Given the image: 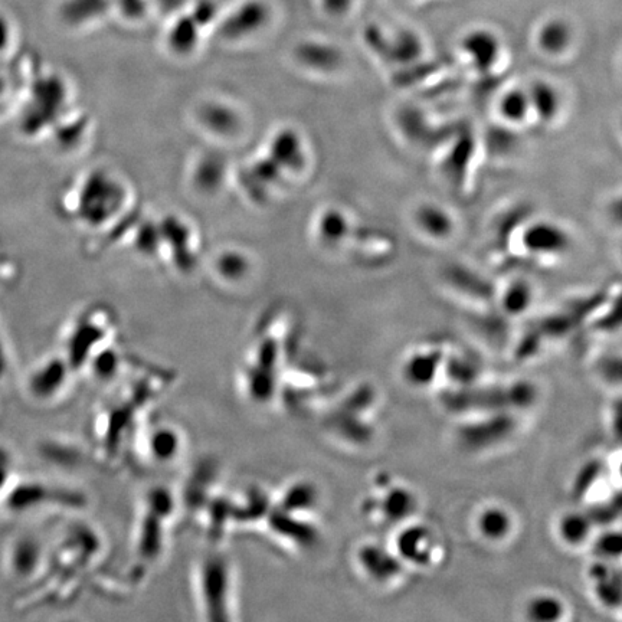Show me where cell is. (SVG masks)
<instances>
[{
    "instance_id": "6da1fadb",
    "label": "cell",
    "mask_w": 622,
    "mask_h": 622,
    "mask_svg": "<svg viewBox=\"0 0 622 622\" xmlns=\"http://www.w3.org/2000/svg\"><path fill=\"white\" fill-rule=\"evenodd\" d=\"M175 381L170 369L130 358L124 371L104 386L90 421L91 447L101 466L129 460L134 435Z\"/></svg>"
},
{
    "instance_id": "7a4b0ae2",
    "label": "cell",
    "mask_w": 622,
    "mask_h": 622,
    "mask_svg": "<svg viewBox=\"0 0 622 622\" xmlns=\"http://www.w3.org/2000/svg\"><path fill=\"white\" fill-rule=\"evenodd\" d=\"M107 540L94 523L72 520L49 546L47 565L41 576L29 585L28 604H58L70 601L83 589L98 563L104 561Z\"/></svg>"
},
{
    "instance_id": "3957f363",
    "label": "cell",
    "mask_w": 622,
    "mask_h": 622,
    "mask_svg": "<svg viewBox=\"0 0 622 622\" xmlns=\"http://www.w3.org/2000/svg\"><path fill=\"white\" fill-rule=\"evenodd\" d=\"M180 517L176 490L153 484L140 494L130 533L127 579L137 585L162 562Z\"/></svg>"
},
{
    "instance_id": "277c9868",
    "label": "cell",
    "mask_w": 622,
    "mask_h": 622,
    "mask_svg": "<svg viewBox=\"0 0 622 622\" xmlns=\"http://www.w3.org/2000/svg\"><path fill=\"white\" fill-rule=\"evenodd\" d=\"M290 360V337L270 322L261 324L238 362L237 386L244 401L257 408L277 405L281 379Z\"/></svg>"
},
{
    "instance_id": "5b68a950",
    "label": "cell",
    "mask_w": 622,
    "mask_h": 622,
    "mask_svg": "<svg viewBox=\"0 0 622 622\" xmlns=\"http://www.w3.org/2000/svg\"><path fill=\"white\" fill-rule=\"evenodd\" d=\"M191 588L199 618L231 622L238 618L237 565L222 545L209 546L192 563Z\"/></svg>"
},
{
    "instance_id": "8992f818",
    "label": "cell",
    "mask_w": 622,
    "mask_h": 622,
    "mask_svg": "<svg viewBox=\"0 0 622 622\" xmlns=\"http://www.w3.org/2000/svg\"><path fill=\"white\" fill-rule=\"evenodd\" d=\"M3 509L11 515L21 516L42 510L80 515L88 506L83 490L68 484L41 479L13 480L2 502Z\"/></svg>"
},
{
    "instance_id": "52a82bcc",
    "label": "cell",
    "mask_w": 622,
    "mask_h": 622,
    "mask_svg": "<svg viewBox=\"0 0 622 622\" xmlns=\"http://www.w3.org/2000/svg\"><path fill=\"white\" fill-rule=\"evenodd\" d=\"M119 342L114 316L107 310L90 309L78 314L65 330L60 353L78 376L108 346Z\"/></svg>"
},
{
    "instance_id": "ba28073f",
    "label": "cell",
    "mask_w": 622,
    "mask_h": 622,
    "mask_svg": "<svg viewBox=\"0 0 622 622\" xmlns=\"http://www.w3.org/2000/svg\"><path fill=\"white\" fill-rule=\"evenodd\" d=\"M188 440L185 431L175 422L149 415L130 447V460L146 468H169L176 466L185 455Z\"/></svg>"
},
{
    "instance_id": "9c48e42d",
    "label": "cell",
    "mask_w": 622,
    "mask_h": 622,
    "mask_svg": "<svg viewBox=\"0 0 622 622\" xmlns=\"http://www.w3.org/2000/svg\"><path fill=\"white\" fill-rule=\"evenodd\" d=\"M77 373L60 352L36 362L24 379V392L32 404L54 407L70 396Z\"/></svg>"
},
{
    "instance_id": "30bf717a",
    "label": "cell",
    "mask_w": 622,
    "mask_h": 622,
    "mask_svg": "<svg viewBox=\"0 0 622 622\" xmlns=\"http://www.w3.org/2000/svg\"><path fill=\"white\" fill-rule=\"evenodd\" d=\"M258 532H263L280 548L291 552H310L322 542L316 516L286 512L273 503Z\"/></svg>"
},
{
    "instance_id": "8fae6325",
    "label": "cell",
    "mask_w": 622,
    "mask_h": 622,
    "mask_svg": "<svg viewBox=\"0 0 622 622\" xmlns=\"http://www.w3.org/2000/svg\"><path fill=\"white\" fill-rule=\"evenodd\" d=\"M274 21V6L270 0H240L225 15L218 18V36L224 41H251L267 31Z\"/></svg>"
},
{
    "instance_id": "7c38bea8",
    "label": "cell",
    "mask_w": 622,
    "mask_h": 622,
    "mask_svg": "<svg viewBox=\"0 0 622 622\" xmlns=\"http://www.w3.org/2000/svg\"><path fill=\"white\" fill-rule=\"evenodd\" d=\"M516 412H487L467 415L470 417L463 427L458 428L457 441L461 447L480 453L506 443L515 434L519 419Z\"/></svg>"
},
{
    "instance_id": "4fadbf2b",
    "label": "cell",
    "mask_w": 622,
    "mask_h": 622,
    "mask_svg": "<svg viewBox=\"0 0 622 622\" xmlns=\"http://www.w3.org/2000/svg\"><path fill=\"white\" fill-rule=\"evenodd\" d=\"M362 509L379 522L401 526L414 519L418 509L417 494L404 484L378 481L376 493L366 499Z\"/></svg>"
},
{
    "instance_id": "5bb4252c",
    "label": "cell",
    "mask_w": 622,
    "mask_h": 622,
    "mask_svg": "<svg viewBox=\"0 0 622 622\" xmlns=\"http://www.w3.org/2000/svg\"><path fill=\"white\" fill-rule=\"evenodd\" d=\"M48 555L49 546L38 535L31 532L18 533L6 546V572L13 581L29 587L44 571Z\"/></svg>"
},
{
    "instance_id": "9a60e30c",
    "label": "cell",
    "mask_w": 622,
    "mask_h": 622,
    "mask_svg": "<svg viewBox=\"0 0 622 622\" xmlns=\"http://www.w3.org/2000/svg\"><path fill=\"white\" fill-rule=\"evenodd\" d=\"M212 0H198L191 9L176 12L166 31V45L173 54L188 55L199 47L202 31L216 19Z\"/></svg>"
},
{
    "instance_id": "2e32d148",
    "label": "cell",
    "mask_w": 622,
    "mask_h": 622,
    "mask_svg": "<svg viewBox=\"0 0 622 622\" xmlns=\"http://www.w3.org/2000/svg\"><path fill=\"white\" fill-rule=\"evenodd\" d=\"M392 549L407 568L428 569L438 562L440 540L432 527L409 520L396 533Z\"/></svg>"
},
{
    "instance_id": "e0dca14e",
    "label": "cell",
    "mask_w": 622,
    "mask_h": 622,
    "mask_svg": "<svg viewBox=\"0 0 622 622\" xmlns=\"http://www.w3.org/2000/svg\"><path fill=\"white\" fill-rule=\"evenodd\" d=\"M221 484V470L218 463L209 458L199 461L183 481L182 489L176 491L180 516L185 513L192 522L199 510L211 500L216 491L221 489Z\"/></svg>"
},
{
    "instance_id": "ac0fdd59",
    "label": "cell",
    "mask_w": 622,
    "mask_h": 622,
    "mask_svg": "<svg viewBox=\"0 0 622 622\" xmlns=\"http://www.w3.org/2000/svg\"><path fill=\"white\" fill-rule=\"evenodd\" d=\"M356 565L373 584L388 587L404 575L407 566L388 546L378 542L363 543L355 553Z\"/></svg>"
},
{
    "instance_id": "d6986e66",
    "label": "cell",
    "mask_w": 622,
    "mask_h": 622,
    "mask_svg": "<svg viewBox=\"0 0 622 622\" xmlns=\"http://www.w3.org/2000/svg\"><path fill=\"white\" fill-rule=\"evenodd\" d=\"M444 358L441 347L414 350L402 363V378L412 388H430L443 373Z\"/></svg>"
},
{
    "instance_id": "ffe728a7",
    "label": "cell",
    "mask_w": 622,
    "mask_h": 622,
    "mask_svg": "<svg viewBox=\"0 0 622 622\" xmlns=\"http://www.w3.org/2000/svg\"><path fill=\"white\" fill-rule=\"evenodd\" d=\"M320 503L322 494L319 487L307 479L288 481L280 490L273 493L274 506L297 515L316 516Z\"/></svg>"
},
{
    "instance_id": "44dd1931",
    "label": "cell",
    "mask_w": 622,
    "mask_h": 622,
    "mask_svg": "<svg viewBox=\"0 0 622 622\" xmlns=\"http://www.w3.org/2000/svg\"><path fill=\"white\" fill-rule=\"evenodd\" d=\"M474 529L484 542L499 545L515 532V517L502 504H486L477 512Z\"/></svg>"
},
{
    "instance_id": "7402d4cb",
    "label": "cell",
    "mask_w": 622,
    "mask_h": 622,
    "mask_svg": "<svg viewBox=\"0 0 622 622\" xmlns=\"http://www.w3.org/2000/svg\"><path fill=\"white\" fill-rule=\"evenodd\" d=\"M525 247L540 255H556L568 250L569 237L562 228L549 222H539L527 229L523 237Z\"/></svg>"
},
{
    "instance_id": "603a6c76",
    "label": "cell",
    "mask_w": 622,
    "mask_h": 622,
    "mask_svg": "<svg viewBox=\"0 0 622 622\" xmlns=\"http://www.w3.org/2000/svg\"><path fill=\"white\" fill-rule=\"evenodd\" d=\"M588 576L598 601L608 608L620 607L621 576L618 568L614 569V563L597 559L589 568Z\"/></svg>"
},
{
    "instance_id": "cb8c5ba5",
    "label": "cell",
    "mask_w": 622,
    "mask_h": 622,
    "mask_svg": "<svg viewBox=\"0 0 622 622\" xmlns=\"http://www.w3.org/2000/svg\"><path fill=\"white\" fill-rule=\"evenodd\" d=\"M595 523L588 512L571 510L563 513L556 523V533L563 545L578 549L591 543L594 535Z\"/></svg>"
},
{
    "instance_id": "d4e9b609",
    "label": "cell",
    "mask_w": 622,
    "mask_h": 622,
    "mask_svg": "<svg viewBox=\"0 0 622 622\" xmlns=\"http://www.w3.org/2000/svg\"><path fill=\"white\" fill-rule=\"evenodd\" d=\"M499 47L496 36L487 31L471 32L463 39L464 52L480 72L490 71L499 57Z\"/></svg>"
},
{
    "instance_id": "484cf974",
    "label": "cell",
    "mask_w": 622,
    "mask_h": 622,
    "mask_svg": "<svg viewBox=\"0 0 622 622\" xmlns=\"http://www.w3.org/2000/svg\"><path fill=\"white\" fill-rule=\"evenodd\" d=\"M297 60L311 68H319L322 71H333L342 64V54L339 49L323 42H301L296 48Z\"/></svg>"
},
{
    "instance_id": "4316f807",
    "label": "cell",
    "mask_w": 622,
    "mask_h": 622,
    "mask_svg": "<svg viewBox=\"0 0 622 622\" xmlns=\"http://www.w3.org/2000/svg\"><path fill=\"white\" fill-rule=\"evenodd\" d=\"M113 8V0H64L60 6L61 19L68 25L94 21Z\"/></svg>"
},
{
    "instance_id": "83f0119b",
    "label": "cell",
    "mask_w": 622,
    "mask_h": 622,
    "mask_svg": "<svg viewBox=\"0 0 622 622\" xmlns=\"http://www.w3.org/2000/svg\"><path fill=\"white\" fill-rule=\"evenodd\" d=\"M566 604L561 597L549 592H540L527 599L525 615L533 622L561 621L566 615Z\"/></svg>"
},
{
    "instance_id": "f1b7e54d",
    "label": "cell",
    "mask_w": 622,
    "mask_h": 622,
    "mask_svg": "<svg viewBox=\"0 0 622 622\" xmlns=\"http://www.w3.org/2000/svg\"><path fill=\"white\" fill-rule=\"evenodd\" d=\"M417 224L434 238H445L453 229V222L447 212L434 205H424L418 209Z\"/></svg>"
},
{
    "instance_id": "f546056e",
    "label": "cell",
    "mask_w": 622,
    "mask_h": 622,
    "mask_svg": "<svg viewBox=\"0 0 622 622\" xmlns=\"http://www.w3.org/2000/svg\"><path fill=\"white\" fill-rule=\"evenodd\" d=\"M530 108L539 114L543 121H551L559 110V96L556 94L555 88L546 83H538L533 85L532 91H529Z\"/></svg>"
},
{
    "instance_id": "4dcf8cb0",
    "label": "cell",
    "mask_w": 622,
    "mask_h": 622,
    "mask_svg": "<svg viewBox=\"0 0 622 622\" xmlns=\"http://www.w3.org/2000/svg\"><path fill=\"white\" fill-rule=\"evenodd\" d=\"M571 42V31L563 22L553 21L543 26L539 34V47L548 54H561Z\"/></svg>"
},
{
    "instance_id": "1f68e13d",
    "label": "cell",
    "mask_w": 622,
    "mask_h": 622,
    "mask_svg": "<svg viewBox=\"0 0 622 622\" xmlns=\"http://www.w3.org/2000/svg\"><path fill=\"white\" fill-rule=\"evenodd\" d=\"M530 100L529 94L525 91L513 90L504 94L502 101H500V111H502L503 117L506 120L512 121V123H520L529 116Z\"/></svg>"
},
{
    "instance_id": "d6a6232c",
    "label": "cell",
    "mask_w": 622,
    "mask_h": 622,
    "mask_svg": "<svg viewBox=\"0 0 622 622\" xmlns=\"http://www.w3.org/2000/svg\"><path fill=\"white\" fill-rule=\"evenodd\" d=\"M421 42L418 41L417 36L411 34V32H402L398 35V38L385 49L388 52L391 60L398 62H411L417 60L419 54H421Z\"/></svg>"
},
{
    "instance_id": "836d02e7",
    "label": "cell",
    "mask_w": 622,
    "mask_h": 622,
    "mask_svg": "<svg viewBox=\"0 0 622 622\" xmlns=\"http://www.w3.org/2000/svg\"><path fill=\"white\" fill-rule=\"evenodd\" d=\"M595 556L599 561L614 562L620 559L621 535L618 530H605L592 542Z\"/></svg>"
},
{
    "instance_id": "e575fe53",
    "label": "cell",
    "mask_w": 622,
    "mask_h": 622,
    "mask_svg": "<svg viewBox=\"0 0 622 622\" xmlns=\"http://www.w3.org/2000/svg\"><path fill=\"white\" fill-rule=\"evenodd\" d=\"M530 303H532V293H530V288L522 283L510 287L503 297L504 310L509 314L523 313Z\"/></svg>"
},
{
    "instance_id": "d590c367",
    "label": "cell",
    "mask_w": 622,
    "mask_h": 622,
    "mask_svg": "<svg viewBox=\"0 0 622 622\" xmlns=\"http://www.w3.org/2000/svg\"><path fill=\"white\" fill-rule=\"evenodd\" d=\"M152 5V0H113V8L129 21H142Z\"/></svg>"
},
{
    "instance_id": "8d00e7d4",
    "label": "cell",
    "mask_w": 622,
    "mask_h": 622,
    "mask_svg": "<svg viewBox=\"0 0 622 622\" xmlns=\"http://www.w3.org/2000/svg\"><path fill=\"white\" fill-rule=\"evenodd\" d=\"M13 473H15V458H13L12 451L0 445V502L12 481L15 480Z\"/></svg>"
},
{
    "instance_id": "74e56055",
    "label": "cell",
    "mask_w": 622,
    "mask_h": 622,
    "mask_svg": "<svg viewBox=\"0 0 622 622\" xmlns=\"http://www.w3.org/2000/svg\"><path fill=\"white\" fill-rule=\"evenodd\" d=\"M320 229L324 231V237L327 240L339 241L340 238L345 237L347 234V221L339 212H330V214L324 216Z\"/></svg>"
},
{
    "instance_id": "f35d334b",
    "label": "cell",
    "mask_w": 622,
    "mask_h": 622,
    "mask_svg": "<svg viewBox=\"0 0 622 622\" xmlns=\"http://www.w3.org/2000/svg\"><path fill=\"white\" fill-rule=\"evenodd\" d=\"M12 42V24L5 13L0 12V52L5 51Z\"/></svg>"
},
{
    "instance_id": "ab89813d",
    "label": "cell",
    "mask_w": 622,
    "mask_h": 622,
    "mask_svg": "<svg viewBox=\"0 0 622 622\" xmlns=\"http://www.w3.org/2000/svg\"><path fill=\"white\" fill-rule=\"evenodd\" d=\"M323 11L332 16H340L347 12L352 0H320Z\"/></svg>"
},
{
    "instance_id": "60d3db41",
    "label": "cell",
    "mask_w": 622,
    "mask_h": 622,
    "mask_svg": "<svg viewBox=\"0 0 622 622\" xmlns=\"http://www.w3.org/2000/svg\"><path fill=\"white\" fill-rule=\"evenodd\" d=\"M9 369V358L6 355L5 347H3L2 342H0V379L6 375Z\"/></svg>"
}]
</instances>
